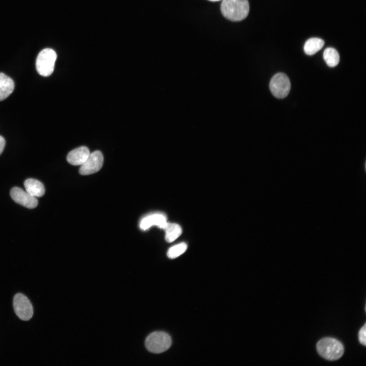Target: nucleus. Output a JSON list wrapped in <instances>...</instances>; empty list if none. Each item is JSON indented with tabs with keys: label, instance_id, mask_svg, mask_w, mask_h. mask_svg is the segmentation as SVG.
I'll use <instances>...</instances> for the list:
<instances>
[{
	"label": "nucleus",
	"instance_id": "obj_1",
	"mask_svg": "<svg viewBox=\"0 0 366 366\" xmlns=\"http://www.w3.org/2000/svg\"><path fill=\"white\" fill-rule=\"evenodd\" d=\"M250 7L248 0H222L221 11L226 19L240 21L248 15Z\"/></svg>",
	"mask_w": 366,
	"mask_h": 366
},
{
	"label": "nucleus",
	"instance_id": "obj_15",
	"mask_svg": "<svg viewBox=\"0 0 366 366\" xmlns=\"http://www.w3.org/2000/svg\"><path fill=\"white\" fill-rule=\"evenodd\" d=\"M323 58L330 67L337 66L340 61V55L338 52L333 48H327L323 52Z\"/></svg>",
	"mask_w": 366,
	"mask_h": 366
},
{
	"label": "nucleus",
	"instance_id": "obj_19",
	"mask_svg": "<svg viewBox=\"0 0 366 366\" xmlns=\"http://www.w3.org/2000/svg\"><path fill=\"white\" fill-rule=\"evenodd\" d=\"M208 1H211V2H217V1H221V0H208Z\"/></svg>",
	"mask_w": 366,
	"mask_h": 366
},
{
	"label": "nucleus",
	"instance_id": "obj_13",
	"mask_svg": "<svg viewBox=\"0 0 366 366\" xmlns=\"http://www.w3.org/2000/svg\"><path fill=\"white\" fill-rule=\"evenodd\" d=\"M324 41L318 38H312L308 40L304 45L305 53L312 55L315 54L323 47Z\"/></svg>",
	"mask_w": 366,
	"mask_h": 366
},
{
	"label": "nucleus",
	"instance_id": "obj_8",
	"mask_svg": "<svg viewBox=\"0 0 366 366\" xmlns=\"http://www.w3.org/2000/svg\"><path fill=\"white\" fill-rule=\"evenodd\" d=\"M10 196L15 202L26 208L32 209L38 205L36 197L18 187H14L11 189Z\"/></svg>",
	"mask_w": 366,
	"mask_h": 366
},
{
	"label": "nucleus",
	"instance_id": "obj_7",
	"mask_svg": "<svg viewBox=\"0 0 366 366\" xmlns=\"http://www.w3.org/2000/svg\"><path fill=\"white\" fill-rule=\"evenodd\" d=\"M103 162V156L100 151L90 153L86 161L81 165L79 172L84 175L95 173L101 169Z\"/></svg>",
	"mask_w": 366,
	"mask_h": 366
},
{
	"label": "nucleus",
	"instance_id": "obj_10",
	"mask_svg": "<svg viewBox=\"0 0 366 366\" xmlns=\"http://www.w3.org/2000/svg\"><path fill=\"white\" fill-rule=\"evenodd\" d=\"M166 218L162 214H155L144 218L140 223V228L146 230L152 225H156L164 228L167 224Z\"/></svg>",
	"mask_w": 366,
	"mask_h": 366
},
{
	"label": "nucleus",
	"instance_id": "obj_2",
	"mask_svg": "<svg viewBox=\"0 0 366 366\" xmlns=\"http://www.w3.org/2000/svg\"><path fill=\"white\" fill-rule=\"evenodd\" d=\"M316 348L319 354L328 360L340 359L344 352L343 344L338 340L331 338H324L319 340Z\"/></svg>",
	"mask_w": 366,
	"mask_h": 366
},
{
	"label": "nucleus",
	"instance_id": "obj_9",
	"mask_svg": "<svg viewBox=\"0 0 366 366\" xmlns=\"http://www.w3.org/2000/svg\"><path fill=\"white\" fill-rule=\"evenodd\" d=\"M90 154L89 149L86 146H80L71 150L67 157L68 163L73 165H81L87 159Z\"/></svg>",
	"mask_w": 366,
	"mask_h": 366
},
{
	"label": "nucleus",
	"instance_id": "obj_16",
	"mask_svg": "<svg viewBox=\"0 0 366 366\" xmlns=\"http://www.w3.org/2000/svg\"><path fill=\"white\" fill-rule=\"evenodd\" d=\"M185 243H180L171 247L167 252V256L170 259L175 258L182 254L187 250Z\"/></svg>",
	"mask_w": 366,
	"mask_h": 366
},
{
	"label": "nucleus",
	"instance_id": "obj_3",
	"mask_svg": "<svg viewBox=\"0 0 366 366\" xmlns=\"http://www.w3.org/2000/svg\"><path fill=\"white\" fill-rule=\"evenodd\" d=\"M57 55L54 50L45 48L41 50L36 59V69L38 73L44 77L50 76L54 71Z\"/></svg>",
	"mask_w": 366,
	"mask_h": 366
},
{
	"label": "nucleus",
	"instance_id": "obj_11",
	"mask_svg": "<svg viewBox=\"0 0 366 366\" xmlns=\"http://www.w3.org/2000/svg\"><path fill=\"white\" fill-rule=\"evenodd\" d=\"M13 80L3 73H0V101L8 98L13 92Z\"/></svg>",
	"mask_w": 366,
	"mask_h": 366
},
{
	"label": "nucleus",
	"instance_id": "obj_12",
	"mask_svg": "<svg viewBox=\"0 0 366 366\" xmlns=\"http://www.w3.org/2000/svg\"><path fill=\"white\" fill-rule=\"evenodd\" d=\"M26 191L30 195L35 197H40L44 195L45 189L43 184L40 181L34 179H27L24 183Z\"/></svg>",
	"mask_w": 366,
	"mask_h": 366
},
{
	"label": "nucleus",
	"instance_id": "obj_4",
	"mask_svg": "<svg viewBox=\"0 0 366 366\" xmlns=\"http://www.w3.org/2000/svg\"><path fill=\"white\" fill-rule=\"evenodd\" d=\"M171 342V337L168 333L163 331H155L146 338L145 345L149 351L160 353L168 350Z\"/></svg>",
	"mask_w": 366,
	"mask_h": 366
},
{
	"label": "nucleus",
	"instance_id": "obj_18",
	"mask_svg": "<svg viewBox=\"0 0 366 366\" xmlns=\"http://www.w3.org/2000/svg\"><path fill=\"white\" fill-rule=\"evenodd\" d=\"M5 143V139L2 136H0V155L4 149Z\"/></svg>",
	"mask_w": 366,
	"mask_h": 366
},
{
	"label": "nucleus",
	"instance_id": "obj_6",
	"mask_svg": "<svg viewBox=\"0 0 366 366\" xmlns=\"http://www.w3.org/2000/svg\"><path fill=\"white\" fill-rule=\"evenodd\" d=\"M290 87L289 78L283 73L275 74L269 83V88L272 94L278 99L286 97L290 92Z\"/></svg>",
	"mask_w": 366,
	"mask_h": 366
},
{
	"label": "nucleus",
	"instance_id": "obj_17",
	"mask_svg": "<svg viewBox=\"0 0 366 366\" xmlns=\"http://www.w3.org/2000/svg\"><path fill=\"white\" fill-rule=\"evenodd\" d=\"M366 324L360 328L358 332V339L360 344L366 345Z\"/></svg>",
	"mask_w": 366,
	"mask_h": 366
},
{
	"label": "nucleus",
	"instance_id": "obj_14",
	"mask_svg": "<svg viewBox=\"0 0 366 366\" xmlns=\"http://www.w3.org/2000/svg\"><path fill=\"white\" fill-rule=\"evenodd\" d=\"M163 229L165 232V239L168 242L175 240L180 236L182 232L180 226L175 223H167Z\"/></svg>",
	"mask_w": 366,
	"mask_h": 366
},
{
	"label": "nucleus",
	"instance_id": "obj_5",
	"mask_svg": "<svg viewBox=\"0 0 366 366\" xmlns=\"http://www.w3.org/2000/svg\"><path fill=\"white\" fill-rule=\"evenodd\" d=\"M16 315L22 320L28 321L33 316V305L28 298L21 293H16L13 300Z\"/></svg>",
	"mask_w": 366,
	"mask_h": 366
}]
</instances>
